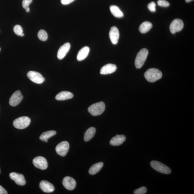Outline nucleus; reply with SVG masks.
Segmentation results:
<instances>
[{
	"label": "nucleus",
	"instance_id": "nucleus-1",
	"mask_svg": "<svg viewBox=\"0 0 194 194\" xmlns=\"http://www.w3.org/2000/svg\"><path fill=\"white\" fill-rule=\"evenodd\" d=\"M144 76L147 81L154 82L162 78V74L161 71L156 68H150L146 72Z\"/></svg>",
	"mask_w": 194,
	"mask_h": 194
},
{
	"label": "nucleus",
	"instance_id": "nucleus-2",
	"mask_svg": "<svg viewBox=\"0 0 194 194\" xmlns=\"http://www.w3.org/2000/svg\"><path fill=\"white\" fill-rule=\"evenodd\" d=\"M148 54V50L146 48H142L138 53L135 61V65L137 68L139 69L142 67L146 60Z\"/></svg>",
	"mask_w": 194,
	"mask_h": 194
},
{
	"label": "nucleus",
	"instance_id": "nucleus-3",
	"mask_svg": "<svg viewBox=\"0 0 194 194\" xmlns=\"http://www.w3.org/2000/svg\"><path fill=\"white\" fill-rule=\"evenodd\" d=\"M105 106L104 103L101 101L92 105L88 108V111L92 116H96L100 115L105 110Z\"/></svg>",
	"mask_w": 194,
	"mask_h": 194
},
{
	"label": "nucleus",
	"instance_id": "nucleus-4",
	"mask_svg": "<svg viewBox=\"0 0 194 194\" xmlns=\"http://www.w3.org/2000/svg\"><path fill=\"white\" fill-rule=\"evenodd\" d=\"M30 119L27 116L20 117L16 119L13 122V125L16 128L23 129L27 128L30 124Z\"/></svg>",
	"mask_w": 194,
	"mask_h": 194
},
{
	"label": "nucleus",
	"instance_id": "nucleus-5",
	"mask_svg": "<svg viewBox=\"0 0 194 194\" xmlns=\"http://www.w3.org/2000/svg\"><path fill=\"white\" fill-rule=\"evenodd\" d=\"M152 168L159 172L168 175L171 173V170L169 167L163 163L157 161H152L150 162Z\"/></svg>",
	"mask_w": 194,
	"mask_h": 194
},
{
	"label": "nucleus",
	"instance_id": "nucleus-6",
	"mask_svg": "<svg viewBox=\"0 0 194 194\" xmlns=\"http://www.w3.org/2000/svg\"><path fill=\"white\" fill-rule=\"evenodd\" d=\"M184 27L183 22L180 19H175L171 22L170 26V30L172 34L180 32Z\"/></svg>",
	"mask_w": 194,
	"mask_h": 194
},
{
	"label": "nucleus",
	"instance_id": "nucleus-7",
	"mask_svg": "<svg viewBox=\"0 0 194 194\" xmlns=\"http://www.w3.org/2000/svg\"><path fill=\"white\" fill-rule=\"evenodd\" d=\"M27 76L31 81L37 84L42 83L45 80V78L40 73L36 71L28 72Z\"/></svg>",
	"mask_w": 194,
	"mask_h": 194
},
{
	"label": "nucleus",
	"instance_id": "nucleus-8",
	"mask_svg": "<svg viewBox=\"0 0 194 194\" xmlns=\"http://www.w3.org/2000/svg\"><path fill=\"white\" fill-rule=\"evenodd\" d=\"M70 148L69 143L66 141H64L59 143L56 147L57 153L61 156L67 155Z\"/></svg>",
	"mask_w": 194,
	"mask_h": 194
},
{
	"label": "nucleus",
	"instance_id": "nucleus-9",
	"mask_svg": "<svg viewBox=\"0 0 194 194\" xmlns=\"http://www.w3.org/2000/svg\"><path fill=\"white\" fill-rule=\"evenodd\" d=\"M33 163L35 167L41 170L47 169L48 167L47 160L42 156L35 158L33 160Z\"/></svg>",
	"mask_w": 194,
	"mask_h": 194
},
{
	"label": "nucleus",
	"instance_id": "nucleus-10",
	"mask_svg": "<svg viewBox=\"0 0 194 194\" xmlns=\"http://www.w3.org/2000/svg\"><path fill=\"white\" fill-rule=\"evenodd\" d=\"M23 99V96L21 91L17 90L11 96L9 100V104L11 106L16 107L21 103Z\"/></svg>",
	"mask_w": 194,
	"mask_h": 194
},
{
	"label": "nucleus",
	"instance_id": "nucleus-11",
	"mask_svg": "<svg viewBox=\"0 0 194 194\" xmlns=\"http://www.w3.org/2000/svg\"><path fill=\"white\" fill-rule=\"evenodd\" d=\"M11 179L15 181L16 183L19 186H23L26 184L25 177L22 174L13 172L10 174Z\"/></svg>",
	"mask_w": 194,
	"mask_h": 194
},
{
	"label": "nucleus",
	"instance_id": "nucleus-12",
	"mask_svg": "<svg viewBox=\"0 0 194 194\" xmlns=\"http://www.w3.org/2000/svg\"><path fill=\"white\" fill-rule=\"evenodd\" d=\"M62 183L64 187L68 190H73L75 188L76 181L72 177H66L63 179Z\"/></svg>",
	"mask_w": 194,
	"mask_h": 194
},
{
	"label": "nucleus",
	"instance_id": "nucleus-13",
	"mask_svg": "<svg viewBox=\"0 0 194 194\" xmlns=\"http://www.w3.org/2000/svg\"><path fill=\"white\" fill-rule=\"evenodd\" d=\"M109 35L112 43L113 44H116L120 37V32L118 28L116 26L112 27L110 31Z\"/></svg>",
	"mask_w": 194,
	"mask_h": 194
},
{
	"label": "nucleus",
	"instance_id": "nucleus-14",
	"mask_svg": "<svg viewBox=\"0 0 194 194\" xmlns=\"http://www.w3.org/2000/svg\"><path fill=\"white\" fill-rule=\"evenodd\" d=\"M70 48V44L69 43H67L61 46L59 48L57 53V57L58 59L61 60L64 58L69 51Z\"/></svg>",
	"mask_w": 194,
	"mask_h": 194
},
{
	"label": "nucleus",
	"instance_id": "nucleus-15",
	"mask_svg": "<svg viewBox=\"0 0 194 194\" xmlns=\"http://www.w3.org/2000/svg\"><path fill=\"white\" fill-rule=\"evenodd\" d=\"M39 186L42 191L45 193L52 192L55 189L53 185L46 180L41 181Z\"/></svg>",
	"mask_w": 194,
	"mask_h": 194
},
{
	"label": "nucleus",
	"instance_id": "nucleus-16",
	"mask_svg": "<svg viewBox=\"0 0 194 194\" xmlns=\"http://www.w3.org/2000/svg\"><path fill=\"white\" fill-rule=\"evenodd\" d=\"M116 66L112 64H108L103 66L100 70L101 74L105 75L113 73L117 69Z\"/></svg>",
	"mask_w": 194,
	"mask_h": 194
},
{
	"label": "nucleus",
	"instance_id": "nucleus-17",
	"mask_svg": "<svg viewBox=\"0 0 194 194\" xmlns=\"http://www.w3.org/2000/svg\"><path fill=\"white\" fill-rule=\"evenodd\" d=\"M126 140V137L124 135H117L112 138L110 141V144L114 146H118L122 145Z\"/></svg>",
	"mask_w": 194,
	"mask_h": 194
},
{
	"label": "nucleus",
	"instance_id": "nucleus-18",
	"mask_svg": "<svg viewBox=\"0 0 194 194\" xmlns=\"http://www.w3.org/2000/svg\"><path fill=\"white\" fill-rule=\"evenodd\" d=\"M90 52V48L88 47H85L79 51L77 59L79 61H82L87 58Z\"/></svg>",
	"mask_w": 194,
	"mask_h": 194
},
{
	"label": "nucleus",
	"instance_id": "nucleus-19",
	"mask_svg": "<svg viewBox=\"0 0 194 194\" xmlns=\"http://www.w3.org/2000/svg\"><path fill=\"white\" fill-rule=\"evenodd\" d=\"M73 97L74 95L71 92L63 91L57 95L56 96V99L58 100L63 101L71 99Z\"/></svg>",
	"mask_w": 194,
	"mask_h": 194
},
{
	"label": "nucleus",
	"instance_id": "nucleus-20",
	"mask_svg": "<svg viewBox=\"0 0 194 194\" xmlns=\"http://www.w3.org/2000/svg\"><path fill=\"white\" fill-rule=\"evenodd\" d=\"M103 162H99L92 165L89 170L90 175H93L98 173L103 166Z\"/></svg>",
	"mask_w": 194,
	"mask_h": 194
},
{
	"label": "nucleus",
	"instance_id": "nucleus-21",
	"mask_svg": "<svg viewBox=\"0 0 194 194\" xmlns=\"http://www.w3.org/2000/svg\"><path fill=\"white\" fill-rule=\"evenodd\" d=\"M95 132L96 129L95 128L91 127L88 129L85 133L84 139L85 141L88 142L91 140L94 137Z\"/></svg>",
	"mask_w": 194,
	"mask_h": 194
},
{
	"label": "nucleus",
	"instance_id": "nucleus-22",
	"mask_svg": "<svg viewBox=\"0 0 194 194\" xmlns=\"http://www.w3.org/2000/svg\"><path fill=\"white\" fill-rule=\"evenodd\" d=\"M153 27V24L150 22L145 21L140 25L139 30L140 32L144 34L148 32Z\"/></svg>",
	"mask_w": 194,
	"mask_h": 194
},
{
	"label": "nucleus",
	"instance_id": "nucleus-23",
	"mask_svg": "<svg viewBox=\"0 0 194 194\" xmlns=\"http://www.w3.org/2000/svg\"><path fill=\"white\" fill-rule=\"evenodd\" d=\"M110 9L112 14L114 17L120 18L124 16L123 13L117 6L115 5L111 6H110Z\"/></svg>",
	"mask_w": 194,
	"mask_h": 194
},
{
	"label": "nucleus",
	"instance_id": "nucleus-24",
	"mask_svg": "<svg viewBox=\"0 0 194 194\" xmlns=\"http://www.w3.org/2000/svg\"><path fill=\"white\" fill-rule=\"evenodd\" d=\"M57 132L55 131H49L44 132L40 137V139L43 141L48 142V140L56 134Z\"/></svg>",
	"mask_w": 194,
	"mask_h": 194
},
{
	"label": "nucleus",
	"instance_id": "nucleus-25",
	"mask_svg": "<svg viewBox=\"0 0 194 194\" xmlns=\"http://www.w3.org/2000/svg\"><path fill=\"white\" fill-rule=\"evenodd\" d=\"M37 36H38V38L40 40L42 41L47 40L48 38V35L47 32L43 30H41L39 31Z\"/></svg>",
	"mask_w": 194,
	"mask_h": 194
},
{
	"label": "nucleus",
	"instance_id": "nucleus-26",
	"mask_svg": "<svg viewBox=\"0 0 194 194\" xmlns=\"http://www.w3.org/2000/svg\"><path fill=\"white\" fill-rule=\"evenodd\" d=\"M14 31L15 34L19 36H21L23 32V28L21 26L18 25L14 26Z\"/></svg>",
	"mask_w": 194,
	"mask_h": 194
},
{
	"label": "nucleus",
	"instance_id": "nucleus-27",
	"mask_svg": "<svg viewBox=\"0 0 194 194\" xmlns=\"http://www.w3.org/2000/svg\"><path fill=\"white\" fill-rule=\"evenodd\" d=\"M147 192V189L145 187H140L136 189L134 192V193L135 194H145Z\"/></svg>",
	"mask_w": 194,
	"mask_h": 194
},
{
	"label": "nucleus",
	"instance_id": "nucleus-28",
	"mask_svg": "<svg viewBox=\"0 0 194 194\" xmlns=\"http://www.w3.org/2000/svg\"><path fill=\"white\" fill-rule=\"evenodd\" d=\"M158 6L162 7H167L170 5L169 2L165 0H158Z\"/></svg>",
	"mask_w": 194,
	"mask_h": 194
},
{
	"label": "nucleus",
	"instance_id": "nucleus-29",
	"mask_svg": "<svg viewBox=\"0 0 194 194\" xmlns=\"http://www.w3.org/2000/svg\"><path fill=\"white\" fill-rule=\"evenodd\" d=\"M156 4L154 2H151L148 5V8L151 12H155L156 11Z\"/></svg>",
	"mask_w": 194,
	"mask_h": 194
},
{
	"label": "nucleus",
	"instance_id": "nucleus-30",
	"mask_svg": "<svg viewBox=\"0 0 194 194\" xmlns=\"http://www.w3.org/2000/svg\"><path fill=\"white\" fill-rule=\"evenodd\" d=\"M32 0H23L22 2V6L23 8L26 9L28 7H29L30 4L32 3Z\"/></svg>",
	"mask_w": 194,
	"mask_h": 194
},
{
	"label": "nucleus",
	"instance_id": "nucleus-31",
	"mask_svg": "<svg viewBox=\"0 0 194 194\" xmlns=\"http://www.w3.org/2000/svg\"><path fill=\"white\" fill-rule=\"evenodd\" d=\"M74 1L75 0H61V2L63 5H67Z\"/></svg>",
	"mask_w": 194,
	"mask_h": 194
},
{
	"label": "nucleus",
	"instance_id": "nucleus-32",
	"mask_svg": "<svg viewBox=\"0 0 194 194\" xmlns=\"http://www.w3.org/2000/svg\"><path fill=\"white\" fill-rule=\"evenodd\" d=\"M8 193L5 189L0 185V194H7Z\"/></svg>",
	"mask_w": 194,
	"mask_h": 194
},
{
	"label": "nucleus",
	"instance_id": "nucleus-33",
	"mask_svg": "<svg viewBox=\"0 0 194 194\" xmlns=\"http://www.w3.org/2000/svg\"><path fill=\"white\" fill-rule=\"evenodd\" d=\"M26 12H29L30 11V9L29 7H28L27 8H26Z\"/></svg>",
	"mask_w": 194,
	"mask_h": 194
},
{
	"label": "nucleus",
	"instance_id": "nucleus-34",
	"mask_svg": "<svg viewBox=\"0 0 194 194\" xmlns=\"http://www.w3.org/2000/svg\"><path fill=\"white\" fill-rule=\"evenodd\" d=\"M193 1V0H185V1H186L187 3H189V2Z\"/></svg>",
	"mask_w": 194,
	"mask_h": 194
},
{
	"label": "nucleus",
	"instance_id": "nucleus-35",
	"mask_svg": "<svg viewBox=\"0 0 194 194\" xmlns=\"http://www.w3.org/2000/svg\"><path fill=\"white\" fill-rule=\"evenodd\" d=\"M24 35V34H23H23H22V35H21V36H23Z\"/></svg>",
	"mask_w": 194,
	"mask_h": 194
},
{
	"label": "nucleus",
	"instance_id": "nucleus-36",
	"mask_svg": "<svg viewBox=\"0 0 194 194\" xmlns=\"http://www.w3.org/2000/svg\"><path fill=\"white\" fill-rule=\"evenodd\" d=\"M0 173H1V169H0Z\"/></svg>",
	"mask_w": 194,
	"mask_h": 194
},
{
	"label": "nucleus",
	"instance_id": "nucleus-37",
	"mask_svg": "<svg viewBox=\"0 0 194 194\" xmlns=\"http://www.w3.org/2000/svg\"><path fill=\"white\" fill-rule=\"evenodd\" d=\"M1 48H0V51H1Z\"/></svg>",
	"mask_w": 194,
	"mask_h": 194
}]
</instances>
